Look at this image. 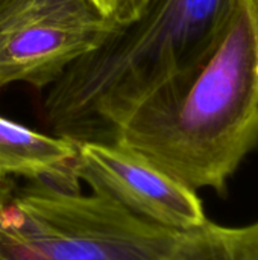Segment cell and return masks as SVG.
<instances>
[{
  "label": "cell",
  "mask_w": 258,
  "mask_h": 260,
  "mask_svg": "<svg viewBox=\"0 0 258 260\" xmlns=\"http://www.w3.org/2000/svg\"><path fill=\"white\" fill-rule=\"evenodd\" d=\"M76 157V142L33 131L0 116V177H21L79 190Z\"/></svg>",
  "instance_id": "obj_6"
},
{
  "label": "cell",
  "mask_w": 258,
  "mask_h": 260,
  "mask_svg": "<svg viewBox=\"0 0 258 260\" xmlns=\"http://www.w3.org/2000/svg\"><path fill=\"white\" fill-rule=\"evenodd\" d=\"M239 3L148 0L140 18L119 27L50 85L46 122L55 136L76 143H114L137 107L210 58Z\"/></svg>",
  "instance_id": "obj_2"
},
{
  "label": "cell",
  "mask_w": 258,
  "mask_h": 260,
  "mask_svg": "<svg viewBox=\"0 0 258 260\" xmlns=\"http://www.w3.org/2000/svg\"><path fill=\"white\" fill-rule=\"evenodd\" d=\"M186 233L102 195L29 181L0 210V260H166Z\"/></svg>",
  "instance_id": "obj_3"
},
{
  "label": "cell",
  "mask_w": 258,
  "mask_h": 260,
  "mask_svg": "<svg viewBox=\"0 0 258 260\" xmlns=\"http://www.w3.org/2000/svg\"><path fill=\"white\" fill-rule=\"evenodd\" d=\"M76 175L91 193L114 201L146 222L190 232L208 221L196 192L117 143H78Z\"/></svg>",
  "instance_id": "obj_5"
},
{
  "label": "cell",
  "mask_w": 258,
  "mask_h": 260,
  "mask_svg": "<svg viewBox=\"0 0 258 260\" xmlns=\"http://www.w3.org/2000/svg\"><path fill=\"white\" fill-rule=\"evenodd\" d=\"M93 3L119 26H126L140 18L148 0H93Z\"/></svg>",
  "instance_id": "obj_8"
},
{
  "label": "cell",
  "mask_w": 258,
  "mask_h": 260,
  "mask_svg": "<svg viewBox=\"0 0 258 260\" xmlns=\"http://www.w3.org/2000/svg\"><path fill=\"white\" fill-rule=\"evenodd\" d=\"M114 143L193 192H224L258 145V0H240L210 58L137 107Z\"/></svg>",
  "instance_id": "obj_1"
},
{
  "label": "cell",
  "mask_w": 258,
  "mask_h": 260,
  "mask_svg": "<svg viewBox=\"0 0 258 260\" xmlns=\"http://www.w3.org/2000/svg\"><path fill=\"white\" fill-rule=\"evenodd\" d=\"M15 192V183L12 178L0 177V210L8 204Z\"/></svg>",
  "instance_id": "obj_9"
},
{
  "label": "cell",
  "mask_w": 258,
  "mask_h": 260,
  "mask_svg": "<svg viewBox=\"0 0 258 260\" xmlns=\"http://www.w3.org/2000/svg\"><path fill=\"white\" fill-rule=\"evenodd\" d=\"M119 27L93 0H0V87L53 85Z\"/></svg>",
  "instance_id": "obj_4"
},
{
  "label": "cell",
  "mask_w": 258,
  "mask_h": 260,
  "mask_svg": "<svg viewBox=\"0 0 258 260\" xmlns=\"http://www.w3.org/2000/svg\"><path fill=\"white\" fill-rule=\"evenodd\" d=\"M166 260H258V222L224 227L207 221L187 232Z\"/></svg>",
  "instance_id": "obj_7"
}]
</instances>
